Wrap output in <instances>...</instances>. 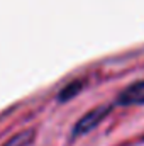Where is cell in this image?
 Returning a JSON list of instances; mask_svg holds the SVG:
<instances>
[{
	"label": "cell",
	"instance_id": "cell-1",
	"mask_svg": "<svg viewBox=\"0 0 144 146\" xmlns=\"http://www.w3.org/2000/svg\"><path fill=\"white\" fill-rule=\"evenodd\" d=\"M112 106H98L95 109L88 110L73 127V136H81V134H87L88 131L95 129L98 126V122H102V119L107 117V114L110 112Z\"/></svg>",
	"mask_w": 144,
	"mask_h": 146
},
{
	"label": "cell",
	"instance_id": "cell-2",
	"mask_svg": "<svg viewBox=\"0 0 144 146\" xmlns=\"http://www.w3.org/2000/svg\"><path fill=\"white\" fill-rule=\"evenodd\" d=\"M115 104H119V106L144 104V80L134 82V83H131L129 87H126V88L119 94Z\"/></svg>",
	"mask_w": 144,
	"mask_h": 146
},
{
	"label": "cell",
	"instance_id": "cell-3",
	"mask_svg": "<svg viewBox=\"0 0 144 146\" xmlns=\"http://www.w3.org/2000/svg\"><path fill=\"white\" fill-rule=\"evenodd\" d=\"M36 131L34 129H24L20 133H17L15 136H12L9 141H5L2 146H29L34 141Z\"/></svg>",
	"mask_w": 144,
	"mask_h": 146
},
{
	"label": "cell",
	"instance_id": "cell-4",
	"mask_svg": "<svg viewBox=\"0 0 144 146\" xmlns=\"http://www.w3.org/2000/svg\"><path fill=\"white\" fill-rule=\"evenodd\" d=\"M81 88H83V82H81V80H75L71 83H68V85L58 94V100H59V102L70 100V99H73L75 95H78V94L81 92Z\"/></svg>",
	"mask_w": 144,
	"mask_h": 146
},
{
	"label": "cell",
	"instance_id": "cell-5",
	"mask_svg": "<svg viewBox=\"0 0 144 146\" xmlns=\"http://www.w3.org/2000/svg\"><path fill=\"white\" fill-rule=\"evenodd\" d=\"M143 141H144V138H143Z\"/></svg>",
	"mask_w": 144,
	"mask_h": 146
}]
</instances>
